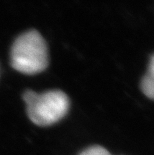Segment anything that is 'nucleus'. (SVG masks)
I'll list each match as a JSON object with an SVG mask.
<instances>
[{
	"label": "nucleus",
	"mask_w": 154,
	"mask_h": 155,
	"mask_svg": "<svg viewBox=\"0 0 154 155\" xmlns=\"http://www.w3.org/2000/svg\"><path fill=\"white\" fill-rule=\"evenodd\" d=\"M23 99L30 120L39 126H48L61 120L69 109V98L60 90H50L41 94L26 91Z\"/></svg>",
	"instance_id": "obj_2"
},
{
	"label": "nucleus",
	"mask_w": 154,
	"mask_h": 155,
	"mask_svg": "<svg viewBox=\"0 0 154 155\" xmlns=\"http://www.w3.org/2000/svg\"><path fill=\"white\" fill-rule=\"evenodd\" d=\"M11 64L24 74H37L48 66L46 42L37 31L31 30L16 39L11 49Z\"/></svg>",
	"instance_id": "obj_1"
},
{
	"label": "nucleus",
	"mask_w": 154,
	"mask_h": 155,
	"mask_svg": "<svg viewBox=\"0 0 154 155\" xmlns=\"http://www.w3.org/2000/svg\"><path fill=\"white\" fill-rule=\"evenodd\" d=\"M154 63H153V58H151L149 64L148 73L143 77L141 81V90L147 97L150 99H153L154 96Z\"/></svg>",
	"instance_id": "obj_3"
},
{
	"label": "nucleus",
	"mask_w": 154,
	"mask_h": 155,
	"mask_svg": "<svg viewBox=\"0 0 154 155\" xmlns=\"http://www.w3.org/2000/svg\"><path fill=\"white\" fill-rule=\"evenodd\" d=\"M79 155H110V153L104 147L95 145V146H91L87 148V149H85Z\"/></svg>",
	"instance_id": "obj_4"
}]
</instances>
